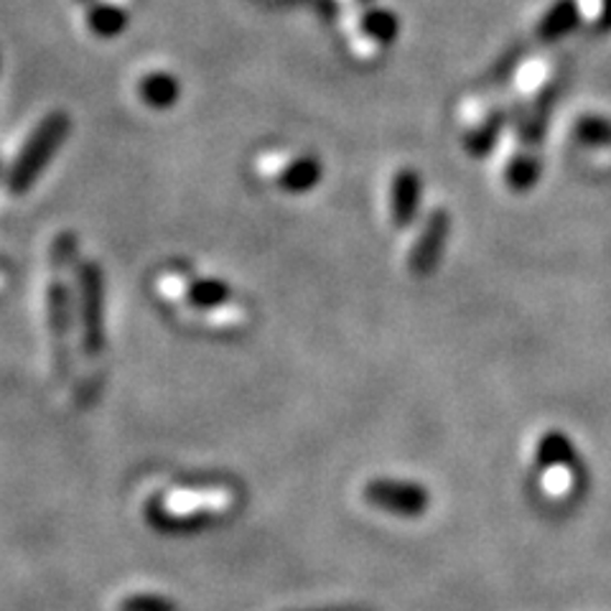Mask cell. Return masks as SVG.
Masks as SVG:
<instances>
[{"instance_id":"15","label":"cell","mask_w":611,"mask_h":611,"mask_svg":"<svg viewBox=\"0 0 611 611\" xmlns=\"http://www.w3.org/2000/svg\"><path fill=\"white\" fill-rule=\"evenodd\" d=\"M576 464L566 462V464H556L543 469L541 474V489L545 497L551 500H566V497L574 495L576 489Z\"/></svg>"},{"instance_id":"3","label":"cell","mask_w":611,"mask_h":611,"mask_svg":"<svg viewBox=\"0 0 611 611\" xmlns=\"http://www.w3.org/2000/svg\"><path fill=\"white\" fill-rule=\"evenodd\" d=\"M255 168L263 179L276 181L286 191H309L321 179V166L316 158L291 151H265L257 156Z\"/></svg>"},{"instance_id":"12","label":"cell","mask_w":611,"mask_h":611,"mask_svg":"<svg viewBox=\"0 0 611 611\" xmlns=\"http://www.w3.org/2000/svg\"><path fill=\"white\" fill-rule=\"evenodd\" d=\"M46 313L56 340H64L71 326V296L64 280H52L49 293H46Z\"/></svg>"},{"instance_id":"16","label":"cell","mask_w":611,"mask_h":611,"mask_svg":"<svg viewBox=\"0 0 611 611\" xmlns=\"http://www.w3.org/2000/svg\"><path fill=\"white\" fill-rule=\"evenodd\" d=\"M576 138L586 148H611V125L599 118H581L576 125Z\"/></svg>"},{"instance_id":"7","label":"cell","mask_w":611,"mask_h":611,"mask_svg":"<svg viewBox=\"0 0 611 611\" xmlns=\"http://www.w3.org/2000/svg\"><path fill=\"white\" fill-rule=\"evenodd\" d=\"M168 291L179 293L191 309L214 311L230 303V286L216 278H168Z\"/></svg>"},{"instance_id":"14","label":"cell","mask_w":611,"mask_h":611,"mask_svg":"<svg viewBox=\"0 0 611 611\" xmlns=\"http://www.w3.org/2000/svg\"><path fill=\"white\" fill-rule=\"evenodd\" d=\"M87 26H90L95 36L112 38V36H118L120 31H125L127 13L120 5L98 3L90 8V13H87Z\"/></svg>"},{"instance_id":"9","label":"cell","mask_w":611,"mask_h":611,"mask_svg":"<svg viewBox=\"0 0 611 611\" xmlns=\"http://www.w3.org/2000/svg\"><path fill=\"white\" fill-rule=\"evenodd\" d=\"M537 171H541V158H537V146L533 143H514V148L504 158V181L514 191H525L535 184Z\"/></svg>"},{"instance_id":"13","label":"cell","mask_w":611,"mask_h":611,"mask_svg":"<svg viewBox=\"0 0 611 611\" xmlns=\"http://www.w3.org/2000/svg\"><path fill=\"white\" fill-rule=\"evenodd\" d=\"M533 458L541 469H548V466L574 462V446H570V441L563 436V433L545 431L543 436L535 441Z\"/></svg>"},{"instance_id":"11","label":"cell","mask_w":611,"mask_h":611,"mask_svg":"<svg viewBox=\"0 0 611 611\" xmlns=\"http://www.w3.org/2000/svg\"><path fill=\"white\" fill-rule=\"evenodd\" d=\"M138 95L148 108L166 110L179 100V82L168 71H151V75L141 79Z\"/></svg>"},{"instance_id":"1","label":"cell","mask_w":611,"mask_h":611,"mask_svg":"<svg viewBox=\"0 0 611 611\" xmlns=\"http://www.w3.org/2000/svg\"><path fill=\"white\" fill-rule=\"evenodd\" d=\"M69 133V118L67 112H52L42 123L36 125V131L29 135L26 146L19 153L15 164L8 176V189L13 195H26L34 187L38 176L46 171L54 153L62 148V143L67 141Z\"/></svg>"},{"instance_id":"5","label":"cell","mask_w":611,"mask_h":611,"mask_svg":"<svg viewBox=\"0 0 611 611\" xmlns=\"http://www.w3.org/2000/svg\"><path fill=\"white\" fill-rule=\"evenodd\" d=\"M462 123L466 127L464 135V146L474 156H481L489 148L495 146L497 133L502 127V112L495 108L492 102H479L474 100L471 104H466L462 112Z\"/></svg>"},{"instance_id":"17","label":"cell","mask_w":611,"mask_h":611,"mask_svg":"<svg viewBox=\"0 0 611 611\" xmlns=\"http://www.w3.org/2000/svg\"><path fill=\"white\" fill-rule=\"evenodd\" d=\"M545 64H533V67H527V69H522L520 71V77H518V90L522 95H533L537 90V85L543 82L545 79Z\"/></svg>"},{"instance_id":"2","label":"cell","mask_w":611,"mask_h":611,"mask_svg":"<svg viewBox=\"0 0 611 611\" xmlns=\"http://www.w3.org/2000/svg\"><path fill=\"white\" fill-rule=\"evenodd\" d=\"M77 316L79 340L87 355H100L104 347V280L98 263L77 265Z\"/></svg>"},{"instance_id":"10","label":"cell","mask_w":611,"mask_h":611,"mask_svg":"<svg viewBox=\"0 0 611 611\" xmlns=\"http://www.w3.org/2000/svg\"><path fill=\"white\" fill-rule=\"evenodd\" d=\"M232 504V495L227 489H209V492H181L168 500V510L174 514L191 512H222Z\"/></svg>"},{"instance_id":"8","label":"cell","mask_w":611,"mask_h":611,"mask_svg":"<svg viewBox=\"0 0 611 611\" xmlns=\"http://www.w3.org/2000/svg\"><path fill=\"white\" fill-rule=\"evenodd\" d=\"M418 195H421V179L413 168L398 171L390 184V220L396 227H408V222L413 220Z\"/></svg>"},{"instance_id":"6","label":"cell","mask_w":611,"mask_h":611,"mask_svg":"<svg viewBox=\"0 0 611 611\" xmlns=\"http://www.w3.org/2000/svg\"><path fill=\"white\" fill-rule=\"evenodd\" d=\"M365 497L377 508L400 512V514H418L429 504V495L423 487L410 485V481L396 479H375L365 487Z\"/></svg>"},{"instance_id":"4","label":"cell","mask_w":611,"mask_h":611,"mask_svg":"<svg viewBox=\"0 0 611 611\" xmlns=\"http://www.w3.org/2000/svg\"><path fill=\"white\" fill-rule=\"evenodd\" d=\"M446 235H448V214L444 209H436V212H431L425 216L421 232H418L413 245H410L408 251V268L415 273V276H423V273L433 270V265H436L441 251H444V243H446Z\"/></svg>"}]
</instances>
